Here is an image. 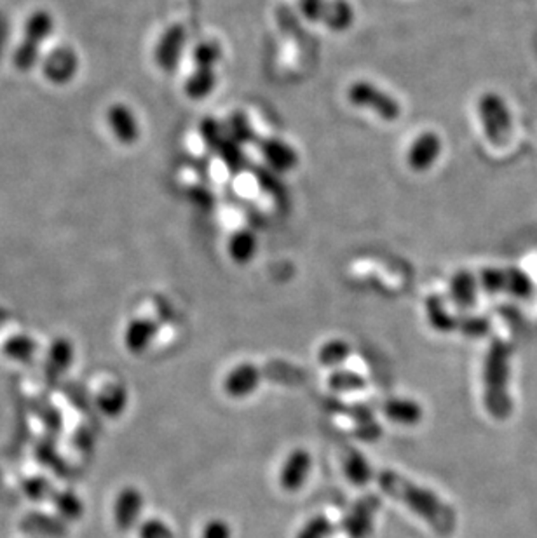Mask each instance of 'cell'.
Wrapping results in <instances>:
<instances>
[{"label":"cell","instance_id":"6da1fadb","mask_svg":"<svg viewBox=\"0 0 537 538\" xmlns=\"http://www.w3.org/2000/svg\"><path fill=\"white\" fill-rule=\"evenodd\" d=\"M380 489L407 506L416 516L425 519V523L442 537L452 535L457 525V516L451 506H447L436 493L431 489L416 485L414 481L403 478L393 471H384L379 476Z\"/></svg>","mask_w":537,"mask_h":538},{"label":"cell","instance_id":"7a4b0ae2","mask_svg":"<svg viewBox=\"0 0 537 538\" xmlns=\"http://www.w3.org/2000/svg\"><path fill=\"white\" fill-rule=\"evenodd\" d=\"M509 349L506 344L496 342L485 359L483 387L485 406L494 418L505 420L511 413L509 398Z\"/></svg>","mask_w":537,"mask_h":538},{"label":"cell","instance_id":"3957f363","mask_svg":"<svg viewBox=\"0 0 537 538\" xmlns=\"http://www.w3.org/2000/svg\"><path fill=\"white\" fill-rule=\"evenodd\" d=\"M55 30V20L49 11L37 9L25 22L23 40L13 54V65L18 72H30L40 59V48Z\"/></svg>","mask_w":537,"mask_h":538},{"label":"cell","instance_id":"277c9868","mask_svg":"<svg viewBox=\"0 0 537 538\" xmlns=\"http://www.w3.org/2000/svg\"><path fill=\"white\" fill-rule=\"evenodd\" d=\"M347 102L353 107L368 110L386 122H393L401 115V105L388 91L368 81L353 82L347 87Z\"/></svg>","mask_w":537,"mask_h":538},{"label":"cell","instance_id":"5b68a950","mask_svg":"<svg viewBox=\"0 0 537 538\" xmlns=\"http://www.w3.org/2000/svg\"><path fill=\"white\" fill-rule=\"evenodd\" d=\"M481 128L492 145H505L511 136L513 119L506 102L497 93H485L479 100Z\"/></svg>","mask_w":537,"mask_h":538},{"label":"cell","instance_id":"8992f818","mask_svg":"<svg viewBox=\"0 0 537 538\" xmlns=\"http://www.w3.org/2000/svg\"><path fill=\"white\" fill-rule=\"evenodd\" d=\"M299 9L306 20L332 31H345L354 23V9L347 0H299Z\"/></svg>","mask_w":537,"mask_h":538},{"label":"cell","instance_id":"52a82bcc","mask_svg":"<svg viewBox=\"0 0 537 538\" xmlns=\"http://www.w3.org/2000/svg\"><path fill=\"white\" fill-rule=\"evenodd\" d=\"M442 150H443L442 138L433 131H425L423 135L417 136L410 145L407 154V164L416 173H425L438 162Z\"/></svg>","mask_w":537,"mask_h":538},{"label":"cell","instance_id":"ba28073f","mask_svg":"<svg viewBox=\"0 0 537 538\" xmlns=\"http://www.w3.org/2000/svg\"><path fill=\"white\" fill-rule=\"evenodd\" d=\"M187 44V31L180 25L168 28L156 44L154 59L157 67L165 72H175L178 61L182 59L183 48Z\"/></svg>","mask_w":537,"mask_h":538},{"label":"cell","instance_id":"9c48e42d","mask_svg":"<svg viewBox=\"0 0 537 538\" xmlns=\"http://www.w3.org/2000/svg\"><path fill=\"white\" fill-rule=\"evenodd\" d=\"M311 469V453L304 448L293 450L286 457L282 469H280V486H282V489L288 491V493L299 491L302 486L306 485Z\"/></svg>","mask_w":537,"mask_h":538},{"label":"cell","instance_id":"30bf717a","mask_svg":"<svg viewBox=\"0 0 537 538\" xmlns=\"http://www.w3.org/2000/svg\"><path fill=\"white\" fill-rule=\"evenodd\" d=\"M107 126L121 145H135L140 139V124L135 112L124 103H113L107 110Z\"/></svg>","mask_w":537,"mask_h":538},{"label":"cell","instance_id":"8fae6325","mask_svg":"<svg viewBox=\"0 0 537 538\" xmlns=\"http://www.w3.org/2000/svg\"><path fill=\"white\" fill-rule=\"evenodd\" d=\"M262 380V372L252 363L234 366L224 378V392L232 399H243L254 394Z\"/></svg>","mask_w":537,"mask_h":538},{"label":"cell","instance_id":"7c38bea8","mask_svg":"<svg viewBox=\"0 0 537 538\" xmlns=\"http://www.w3.org/2000/svg\"><path fill=\"white\" fill-rule=\"evenodd\" d=\"M142 509L143 497L137 488L128 486L121 489L113 502V523L117 530L130 532L137 525Z\"/></svg>","mask_w":537,"mask_h":538},{"label":"cell","instance_id":"4fadbf2b","mask_svg":"<svg viewBox=\"0 0 537 538\" xmlns=\"http://www.w3.org/2000/svg\"><path fill=\"white\" fill-rule=\"evenodd\" d=\"M79 68V58L70 48H57L42 63V72L48 81L53 84H67L72 81Z\"/></svg>","mask_w":537,"mask_h":538},{"label":"cell","instance_id":"5bb4252c","mask_svg":"<svg viewBox=\"0 0 537 538\" xmlns=\"http://www.w3.org/2000/svg\"><path fill=\"white\" fill-rule=\"evenodd\" d=\"M377 507L379 504L375 497H368L358 502L344 521V530L347 532V535L351 538H367L373 528V514Z\"/></svg>","mask_w":537,"mask_h":538},{"label":"cell","instance_id":"9a60e30c","mask_svg":"<svg viewBox=\"0 0 537 538\" xmlns=\"http://www.w3.org/2000/svg\"><path fill=\"white\" fill-rule=\"evenodd\" d=\"M156 333L157 324L147 318H137L131 323H128L124 329V347L135 355L143 354L156 338Z\"/></svg>","mask_w":537,"mask_h":538},{"label":"cell","instance_id":"2e32d148","mask_svg":"<svg viewBox=\"0 0 537 538\" xmlns=\"http://www.w3.org/2000/svg\"><path fill=\"white\" fill-rule=\"evenodd\" d=\"M384 413L388 420L399 426H417L425 415L423 406L408 398H395L386 401Z\"/></svg>","mask_w":537,"mask_h":538},{"label":"cell","instance_id":"e0dca14e","mask_svg":"<svg viewBox=\"0 0 537 538\" xmlns=\"http://www.w3.org/2000/svg\"><path fill=\"white\" fill-rule=\"evenodd\" d=\"M76 357V349L72 342L65 336H58L48 350V363H46V375L58 378L63 372H67Z\"/></svg>","mask_w":537,"mask_h":538},{"label":"cell","instance_id":"ac0fdd59","mask_svg":"<svg viewBox=\"0 0 537 538\" xmlns=\"http://www.w3.org/2000/svg\"><path fill=\"white\" fill-rule=\"evenodd\" d=\"M262 154L265 161L269 162L278 171H290L299 162L297 152L282 139H267L262 143Z\"/></svg>","mask_w":537,"mask_h":538},{"label":"cell","instance_id":"d6986e66","mask_svg":"<svg viewBox=\"0 0 537 538\" xmlns=\"http://www.w3.org/2000/svg\"><path fill=\"white\" fill-rule=\"evenodd\" d=\"M96 406L105 417L117 418L128 406V392L119 383H109L98 392Z\"/></svg>","mask_w":537,"mask_h":538},{"label":"cell","instance_id":"ffe728a7","mask_svg":"<svg viewBox=\"0 0 537 538\" xmlns=\"http://www.w3.org/2000/svg\"><path fill=\"white\" fill-rule=\"evenodd\" d=\"M453 303L461 309H471L477 300V279L470 272H459L451 282Z\"/></svg>","mask_w":537,"mask_h":538},{"label":"cell","instance_id":"44dd1931","mask_svg":"<svg viewBox=\"0 0 537 538\" xmlns=\"http://www.w3.org/2000/svg\"><path fill=\"white\" fill-rule=\"evenodd\" d=\"M0 352L16 363H29L37 352V342L27 333H16L2 344Z\"/></svg>","mask_w":537,"mask_h":538},{"label":"cell","instance_id":"7402d4cb","mask_svg":"<svg viewBox=\"0 0 537 538\" xmlns=\"http://www.w3.org/2000/svg\"><path fill=\"white\" fill-rule=\"evenodd\" d=\"M425 314H427L429 324L442 333H449V331L459 327V321L449 312L447 305L443 303V300L440 296H431L425 301Z\"/></svg>","mask_w":537,"mask_h":538},{"label":"cell","instance_id":"603a6c76","mask_svg":"<svg viewBox=\"0 0 537 538\" xmlns=\"http://www.w3.org/2000/svg\"><path fill=\"white\" fill-rule=\"evenodd\" d=\"M217 85V74L213 68H196V72L185 82V93L192 100H204L213 93Z\"/></svg>","mask_w":537,"mask_h":538},{"label":"cell","instance_id":"cb8c5ba5","mask_svg":"<svg viewBox=\"0 0 537 538\" xmlns=\"http://www.w3.org/2000/svg\"><path fill=\"white\" fill-rule=\"evenodd\" d=\"M344 472L347 480L356 486L367 485L373 476L367 458L358 452H349L347 457L344 458Z\"/></svg>","mask_w":537,"mask_h":538},{"label":"cell","instance_id":"d4e9b609","mask_svg":"<svg viewBox=\"0 0 537 538\" xmlns=\"http://www.w3.org/2000/svg\"><path fill=\"white\" fill-rule=\"evenodd\" d=\"M256 251V239L248 230H241L228 241V255L237 264H248Z\"/></svg>","mask_w":537,"mask_h":538},{"label":"cell","instance_id":"484cf974","mask_svg":"<svg viewBox=\"0 0 537 538\" xmlns=\"http://www.w3.org/2000/svg\"><path fill=\"white\" fill-rule=\"evenodd\" d=\"M349 354H351V345L345 340L334 338L321 345V349L318 352V361L321 366L337 368L349 357Z\"/></svg>","mask_w":537,"mask_h":538},{"label":"cell","instance_id":"4316f807","mask_svg":"<svg viewBox=\"0 0 537 538\" xmlns=\"http://www.w3.org/2000/svg\"><path fill=\"white\" fill-rule=\"evenodd\" d=\"M192 58H194V63L198 68H213L215 70V67L222 59V48L215 40H204V42H199L198 46L194 48Z\"/></svg>","mask_w":537,"mask_h":538},{"label":"cell","instance_id":"83f0119b","mask_svg":"<svg viewBox=\"0 0 537 538\" xmlns=\"http://www.w3.org/2000/svg\"><path fill=\"white\" fill-rule=\"evenodd\" d=\"M506 270V279H505V293L516 296V298H527L533 293V281L529 279L527 273H524L518 269Z\"/></svg>","mask_w":537,"mask_h":538},{"label":"cell","instance_id":"f1b7e54d","mask_svg":"<svg viewBox=\"0 0 537 538\" xmlns=\"http://www.w3.org/2000/svg\"><path fill=\"white\" fill-rule=\"evenodd\" d=\"M365 378L354 372H345V370H339L334 372L330 378H328V385L332 390L336 392H353V390H360L365 387Z\"/></svg>","mask_w":537,"mask_h":538},{"label":"cell","instance_id":"f546056e","mask_svg":"<svg viewBox=\"0 0 537 538\" xmlns=\"http://www.w3.org/2000/svg\"><path fill=\"white\" fill-rule=\"evenodd\" d=\"M55 507L57 511L65 517V519H79L85 512V506L79 500L77 495L70 493V491H59L55 495Z\"/></svg>","mask_w":537,"mask_h":538},{"label":"cell","instance_id":"4dcf8cb0","mask_svg":"<svg viewBox=\"0 0 537 538\" xmlns=\"http://www.w3.org/2000/svg\"><path fill=\"white\" fill-rule=\"evenodd\" d=\"M334 534V525L325 516H316L309 519L297 538H328Z\"/></svg>","mask_w":537,"mask_h":538},{"label":"cell","instance_id":"1f68e13d","mask_svg":"<svg viewBox=\"0 0 537 538\" xmlns=\"http://www.w3.org/2000/svg\"><path fill=\"white\" fill-rule=\"evenodd\" d=\"M505 269H485L481 272L480 282L487 293H505Z\"/></svg>","mask_w":537,"mask_h":538},{"label":"cell","instance_id":"d6a6232c","mask_svg":"<svg viewBox=\"0 0 537 538\" xmlns=\"http://www.w3.org/2000/svg\"><path fill=\"white\" fill-rule=\"evenodd\" d=\"M139 538H173V532L161 519H147L139 528Z\"/></svg>","mask_w":537,"mask_h":538},{"label":"cell","instance_id":"836d02e7","mask_svg":"<svg viewBox=\"0 0 537 538\" xmlns=\"http://www.w3.org/2000/svg\"><path fill=\"white\" fill-rule=\"evenodd\" d=\"M201 538H232V530L224 519H211L204 525Z\"/></svg>","mask_w":537,"mask_h":538},{"label":"cell","instance_id":"e575fe53","mask_svg":"<svg viewBox=\"0 0 537 538\" xmlns=\"http://www.w3.org/2000/svg\"><path fill=\"white\" fill-rule=\"evenodd\" d=\"M459 326L464 331V335L473 336V338L483 336L488 331V323L483 318H468V319H464V323H459Z\"/></svg>","mask_w":537,"mask_h":538},{"label":"cell","instance_id":"d590c367","mask_svg":"<svg viewBox=\"0 0 537 538\" xmlns=\"http://www.w3.org/2000/svg\"><path fill=\"white\" fill-rule=\"evenodd\" d=\"M23 489L30 498H42L49 491V485L40 478H30L23 483Z\"/></svg>","mask_w":537,"mask_h":538},{"label":"cell","instance_id":"8d00e7d4","mask_svg":"<svg viewBox=\"0 0 537 538\" xmlns=\"http://www.w3.org/2000/svg\"><path fill=\"white\" fill-rule=\"evenodd\" d=\"M5 319H7V310H4L0 307V327H2V324L5 323Z\"/></svg>","mask_w":537,"mask_h":538}]
</instances>
